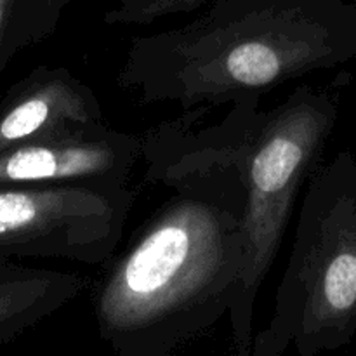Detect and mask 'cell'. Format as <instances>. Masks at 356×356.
I'll return each instance as SVG.
<instances>
[{
  "label": "cell",
  "instance_id": "1",
  "mask_svg": "<svg viewBox=\"0 0 356 356\" xmlns=\"http://www.w3.org/2000/svg\"><path fill=\"white\" fill-rule=\"evenodd\" d=\"M204 106L141 134L145 181L174 193L103 264L97 334L118 356H169L229 313L245 261L247 190L225 122Z\"/></svg>",
  "mask_w": 356,
  "mask_h": 356
},
{
  "label": "cell",
  "instance_id": "2",
  "mask_svg": "<svg viewBox=\"0 0 356 356\" xmlns=\"http://www.w3.org/2000/svg\"><path fill=\"white\" fill-rule=\"evenodd\" d=\"M353 59L356 3L218 0L184 26L132 38L117 86L143 106L219 108Z\"/></svg>",
  "mask_w": 356,
  "mask_h": 356
},
{
  "label": "cell",
  "instance_id": "3",
  "mask_svg": "<svg viewBox=\"0 0 356 356\" xmlns=\"http://www.w3.org/2000/svg\"><path fill=\"white\" fill-rule=\"evenodd\" d=\"M259 106L261 101L232 104L222 118L247 190L245 261L228 313L240 356L250 355L257 294L277 259L296 198L322 167L339 117L337 94L313 86H299L271 110Z\"/></svg>",
  "mask_w": 356,
  "mask_h": 356
},
{
  "label": "cell",
  "instance_id": "4",
  "mask_svg": "<svg viewBox=\"0 0 356 356\" xmlns=\"http://www.w3.org/2000/svg\"><path fill=\"white\" fill-rule=\"evenodd\" d=\"M356 337V159L343 149L308 179L287 266L250 356H316Z\"/></svg>",
  "mask_w": 356,
  "mask_h": 356
},
{
  "label": "cell",
  "instance_id": "5",
  "mask_svg": "<svg viewBox=\"0 0 356 356\" xmlns=\"http://www.w3.org/2000/svg\"><path fill=\"white\" fill-rule=\"evenodd\" d=\"M138 195L129 184H3L0 259L103 266L120 245Z\"/></svg>",
  "mask_w": 356,
  "mask_h": 356
},
{
  "label": "cell",
  "instance_id": "6",
  "mask_svg": "<svg viewBox=\"0 0 356 356\" xmlns=\"http://www.w3.org/2000/svg\"><path fill=\"white\" fill-rule=\"evenodd\" d=\"M141 160V134L108 125L96 131L26 143L0 152L3 184L125 186Z\"/></svg>",
  "mask_w": 356,
  "mask_h": 356
},
{
  "label": "cell",
  "instance_id": "7",
  "mask_svg": "<svg viewBox=\"0 0 356 356\" xmlns=\"http://www.w3.org/2000/svg\"><path fill=\"white\" fill-rule=\"evenodd\" d=\"M106 125L92 87L65 66L38 65L0 101V152Z\"/></svg>",
  "mask_w": 356,
  "mask_h": 356
},
{
  "label": "cell",
  "instance_id": "8",
  "mask_svg": "<svg viewBox=\"0 0 356 356\" xmlns=\"http://www.w3.org/2000/svg\"><path fill=\"white\" fill-rule=\"evenodd\" d=\"M87 280L73 271L0 259V348L75 301Z\"/></svg>",
  "mask_w": 356,
  "mask_h": 356
},
{
  "label": "cell",
  "instance_id": "9",
  "mask_svg": "<svg viewBox=\"0 0 356 356\" xmlns=\"http://www.w3.org/2000/svg\"><path fill=\"white\" fill-rule=\"evenodd\" d=\"M209 0H118L113 9L106 10L103 21L110 26H125V24L155 23L163 16L177 13H190L198 9Z\"/></svg>",
  "mask_w": 356,
  "mask_h": 356
},
{
  "label": "cell",
  "instance_id": "10",
  "mask_svg": "<svg viewBox=\"0 0 356 356\" xmlns=\"http://www.w3.org/2000/svg\"><path fill=\"white\" fill-rule=\"evenodd\" d=\"M14 6H16V0H0V75L9 65V59L6 58V44L10 21H13Z\"/></svg>",
  "mask_w": 356,
  "mask_h": 356
}]
</instances>
